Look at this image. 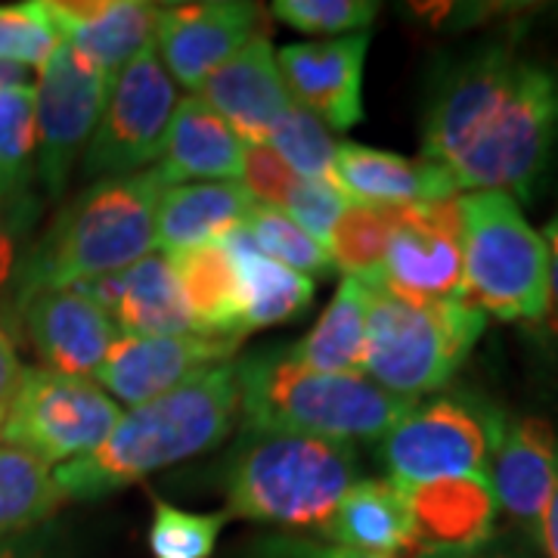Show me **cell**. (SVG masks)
I'll list each match as a JSON object with an SVG mask.
<instances>
[{"label": "cell", "instance_id": "cell-20", "mask_svg": "<svg viewBox=\"0 0 558 558\" xmlns=\"http://www.w3.org/2000/svg\"><path fill=\"white\" fill-rule=\"evenodd\" d=\"M87 299H94L119 336L128 339H156V336H183L193 332L186 304L165 255H146L119 274L75 286Z\"/></svg>", "mask_w": 558, "mask_h": 558}, {"label": "cell", "instance_id": "cell-1", "mask_svg": "<svg viewBox=\"0 0 558 558\" xmlns=\"http://www.w3.org/2000/svg\"><path fill=\"white\" fill-rule=\"evenodd\" d=\"M558 137V75L487 44L457 60L432 90L422 121V159L459 190L531 196Z\"/></svg>", "mask_w": 558, "mask_h": 558}, {"label": "cell", "instance_id": "cell-32", "mask_svg": "<svg viewBox=\"0 0 558 558\" xmlns=\"http://www.w3.org/2000/svg\"><path fill=\"white\" fill-rule=\"evenodd\" d=\"M264 146H270L299 178L332 183L336 156H339L336 134L329 131L326 121H319L299 102H292V109L277 121Z\"/></svg>", "mask_w": 558, "mask_h": 558}, {"label": "cell", "instance_id": "cell-26", "mask_svg": "<svg viewBox=\"0 0 558 558\" xmlns=\"http://www.w3.org/2000/svg\"><path fill=\"white\" fill-rule=\"evenodd\" d=\"M220 245L236 270L245 332L289 323L307 311V304L314 299V279L301 277L292 267L267 258L252 242L245 227L233 230Z\"/></svg>", "mask_w": 558, "mask_h": 558}, {"label": "cell", "instance_id": "cell-22", "mask_svg": "<svg viewBox=\"0 0 558 558\" xmlns=\"http://www.w3.org/2000/svg\"><path fill=\"white\" fill-rule=\"evenodd\" d=\"M332 183L351 199V205L379 208H403L459 196L457 180L435 161L407 159L363 143H339Z\"/></svg>", "mask_w": 558, "mask_h": 558}, {"label": "cell", "instance_id": "cell-37", "mask_svg": "<svg viewBox=\"0 0 558 558\" xmlns=\"http://www.w3.org/2000/svg\"><path fill=\"white\" fill-rule=\"evenodd\" d=\"M270 13L304 35H360L379 7L373 0H277Z\"/></svg>", "mask_w": 558, "mask_h": 558}, {"label": "cell", "instance_id": "cell-11", "mask_svg": "<svg viewBox=\"0 0 558 558\" xmlns=\"http://www.w3.org/2000/svg\"><path fill=\"white\" fill-rule=\"evenodd\" d=\"M35 87V128H38V171L44 193L60 199L75 171L81 149L90 143L109 81L97 65L75 53L65 40L38 69Z\"/></svg>", "mask_w": 558, "mask_h": 558}, {"label": "cell", "instance_id": "cell-18", "mask_svg": "<svg viewBox=\"0 0 558 558\" xmlns=\"http://www.w3.org/2000/svg\"><path fill=\"white\" fill-rule=\"evenodd\" d=\"M44 16L75 53L116 78L128 62L156 47L159 3L146 0H40Z\"/></svg>", "mask_w": 558, "mask_h": 558}, {"label": "cell", "instance_id": "cell-43", "mask_svg": "<svg viewBox=\"0 0 558 558\" xmlns=\"http://www.w3.org/2000/svg\"><path fill=\"white\" fill-rule=\"evenodd\" d=\"M539 543L546 549V558H558V481L549 494V502L543 509V519H539V531H537Z\"/></svg>", "mask_w": 558, "mask_h": 558}, {"label": "cell", "instance_id": "cell-40", "mask_svg": "<svg viewBox=\"0 0 558 558\" xmlns=\"http://www.w3.org/2000/svg\"><path fill=\"white\" fill-rule=\"evenodd\" d=\"M0 558H72V539L62 524L47 521L13 537H0Z\"/></svg>", "mask_w": 558, "mask_h": 558}, {"label": "cell", "instance_id": "cell-36", "mask_svg": "<svg viewBox=\"0 0 558 558\" xmlns=\"http://www.w3.org/2000/svg\"><path fill=\"white\" fill-rule=\"evenodd\" d=\"M60 35L40 10V0L0 7V62L16 69H40L57 50Z\"/></svg>", "mask_w": 558, "mask_h": 558}, {"label": "cell", "instance_id": "cell-24", "mask_svg": "<svg viewBox=\"0 0 558 558\" xmlns=\"http://www.w3.org/2000/svg\"><path fill=\"white\" fill-rule=\"evenodd\" d=\"M242 140L199 97H186L174 106L159 165L153 168L161 186L236 180L242 178Z\"/></svg>", "mask_w": 558, "mask_h": 558}, {"label": "cell", "instance_id": "cell-31", "mask_svg": "<svg viewBox=\"0 0 558 558\" xmlns=\"http://www.w3.org/2000/svg\"><path fill=\"white\" fill-rule=\"evenodd\" d=\"M391 230H395V208L348 205V211L341 215L332 236L326 242L332 267L344 277L357 279L379 274L388 255Z\"/></svg>", "mask_w": 558, "mask_h": 558}, {"label": "cell", "instance_id": "cell-41", "mask_svg": "<svg viewBox=\"0 0 558 558\" xmlns=\"http://www.w3.org/2000/svg\"><path fill=\"white\" fill-rule=\"evenodd\" d=\"M248 558H379L363 556L344 546H332V543H317V539L301 537H264L252 546Z\"/></svg>", "mask_w": 558, "mask_h": 558}, {"label": "cell", "instance_id": "cell-45", "mask_svg": "<svg viewBox=\"0 0 558 558\" xmlns=\"http://www.w3.org/2000/svg\"><path fill=\"white\" fill-rule=\"evenodd\" d=\"M462 558H527V556H521L519 549H512V546H502V543H484V546H478L475 553H469V556H462Z\"/></svg>", "mask_w": 558, "mask_h": 558}, {"label": "cell", "instance_id": "cell-9", "mask_svg": "<svg viewBox=\"0 0 558 558\" xmlns=\"http://www.w3.org/2000/svg\"><path fill=\"white\" fill-rule=\"evenodd\" d=\"M119 403L94 379L25 366L20 391L0 425V438L32 450L47 465L87 457L119 425Z\"/></svg>", "mask_w": 558, "mask_h": 558}, {"label": "cell", "instance_id": "cell-15", "mask_svg": "<svg viewBox=\"0 0 558 558\" xmlns=\"http://www.w3.org/2000/svg\"><path fill=\"white\" fill-rule=\"evenodd\" d=\"M20 326L47 369L78 379H90L121 339L109 314L75 286L28 292L20 301Z\"/></svg>", "mask_w": 558, "mask_h": 558}, {"label": "cell", "instance_id": "cell-17", "mask_svg": "<svg viewBox=\"0 0 558 558\" xmlns=\"http://www.w3.org/2000/svg\"><path fill=\"white\" fill-rule=\"evenodd\" d=\"M196 97L242 140V146H264L295 102L279 75L277 50L267 35L248 40L236 57L211 72Z\"/></svg>", "mask_w": 558, "mask_h": 558}, {"label": "cell", "instance_id": "cell-44", "mask_svg": "<svg viewBox=\"0 0 558 558\" xmlns=\"http://www.w3.org/2000/svg\"><path fill=\"white\" fill-rule=\"evenodd\" d=\"M539 236H543L546 252H549V301L556 304L558 311V218L549 220Z\"/></svg>", "mask_w": 558, "mask_h": 558}, {"label": "cell", "instance_id": "cell-19", "mask_svg": "<svg viewBox=\"0 0 558 558\" xmlns=\"http://www.w3.org/2000/svg\"><path fill=\"white\" fill-rule=\"evenodd\" d=\"M403 494L416 524L413 558H462L494 534L497 497L487 475L428 481L403 487Z\"/></svg>", "mask_w": 558, "mask_h": 558}, {"label": "cell", "instance_id": "cell-2", "mask_svg": "<svg viewBox=\"0 0 558 558\" xmlns=\"http://www.w3.org/2000/svg\"><path fill=\"white\" fill-rule=\"evenodd\" d=\"M236 416V363H223L124 413L94 453L57 465L53 478L65 499L109 497L180 459L215 450L227 440Z\"/></svg>", "mask_w": 558, "mask_h": 558}, {"label": "cell", "instance_id": "cell-30", "mask_svg": "<svg viewBox=\"0 0 558 558\" xmlns=\"http://www.w3.org/2000/svg\"><path fill=\"white\" fill-rule=\"evenodd\" d=\"M35 159H38V128H35V87L28 81L0 87V196L3 199H35Z\"/></svg>", "mask_w": 558, "mask_h": 558}, {"label": "cell", "instance_id": "cell-14", "mask_svg": "<svg viewBox=\"0 0 558 558\" xmlns=\"http://www.w3.org/2000/svg\"><path fill=\"white\" fill-rule=\"evenodd\" d=\"M242 339L236 336H156V339H128L121 336L106 354L90 379L106 385L124 403H149L183 381L196 379L208 369L230 363Z\"/></svg>", "mask_w": 558, "mask_h": 558}, {"label": "cell", "instance_id": "cell-7", "mask_svg": "<svg viewBox=\"0 0 558 558\" xmlns=\"http://www.w3.org/2000/svg\"><path fill=\"white\" fill-rule=\"evenodd\" d=\"M465 299L509 323L549 314V252L506 193L459 196Z\"/></svg>", "mask_w": 558, "mask_h": 558}, {"label": "cell", "instance_id": "cell-34", "mask_svg": "<svg viewBox=\"0 0 558 558\" xmlns=\"http://www.w3.org/2000/svg\"><path fill=\"white\" fill-rule=\"evenodd\" d=\"M223 512H186L165 499L153 497L149 553L153 558H211L220 531L227 524Z\"/></svg>", "mask_w": 558, "mask_h": 558}, {"label": "cell", "instance_id": "cell-28", "mask_svg": "<svg viewBox=\"0 0 558 558\" xmlns=\"http://www.w3.org/2000/svg\"><path fill=\"white\" fill-rule=\"evenodd\" d=\"M366 311L369 286L357 277H344L317 326L289 348V357L317 373H360Z\"/></svg>", "mask_w": 558, "mask_h": 558}, {"label": "cell", "instance_id": "cell-10", "mask_svg": "<svg viewBox=\"0 0 558 558\" xmlns=\"http://www.w3.org/2000/svg\"><path fill=\"white\" fill-rule=\"evenodd\" d=\"M174 106V81L156 47H149L109 81L97 131L84 153V174L128 178L146 171L149 161H159Z\"/></svg>", "mask_w": 558, "mask_h": 558}, {"label": "cell", "instance_id": "cell-33", "mask_svg": "<svg viewBox=\"0 0 558 558\" xmlns=\"http://www.w3.org/2000/svg\"><path fill=\"white\" fill-rule=\"evenodd\" d=\"M245 230H248L252 242L267 258L292 267L301 277L319 279L329 277L336 270L329 252L317 240H311L295 220H289L277 208H267V205L255 202L248 218H245Z\"/></svg>", "mask_w": 558, "mask_h": 558}, {"label": "cell", "instance_id": "cell-16", "mask_svg": "<svg viewBox=\"0 0 558 558\" xmlns=\"http://www.w3.org/2000/svg\"><path fill=\"white\" fill-rule=\"evenodd\" d=\"M369 32L279 47L277 65L289 97L336 131L363 119V62Z\"/></svg>", "mask_w": 558, "mask_h": 558}, {"label": "cell", "instance_id": "cell-13", "mask_svg": "<svg viewBox=\"0 0 558 558\" xmlns=\"http://www.w3.org/2000/svg\"><path fill=\"white\" fill-rule=\"evenodd\" d=\"M264 10L242 0H205L159 7L156 53L171 81L199 90L211 72L236 57L248 40L264 38Z\"/></svg>", "mask_w": 558, "mask_h": 558}, {"label": "cell", "instance_id": "cell-35", "mask_svg": "<svg viewBox=\"0 0 558 558\" xmlns=\"http://www.w3.org/2000/svg\"><path fill=\"white\" fill-rule=\"evenodd\" d=\"M38 218V199H3L0 196V326L16 339L20 314H16V289L28 233Z\"/></svg>", "mask_w": 558, "mask_h": 558}, {"label": "cell", "instance_id": "cell-3", "mask_svg": "<svg viewBox=\"0 0 558 558\" xmlns=\"http://www.w3.org/2000/svg\"><path fill=\"white\" fill-rule=\"evenodd\" d=\"M161 190L156 168H146L128 178L97 180L65 202L40 240L25 252L16 314L20 301L35 289L81 286L153 255Z\"/></svg>", "mask_w": 558, "mask_h": 558}, {"label": "cell", "instance_id": "cell-38", "mask_svg": "<svg viewBox=\"0 0 558 558\" xmlns=\"http://www.w3.org/2000/svg\"><path fill=\"white\" fill-rule=\"evenodd\" d=\"M351 199L341 193L336 183L326 180H295V186L289 190V196L282 202V215L289 220H295L301 230L317 240L323 248L332 236L339 218L348 211Z\"/></svg>", "mask_w": 558, "mask_h": 558}, {"label": "cell", "instance_id": "cell-42", "mask_svg": "<svg viewBox=\"0 0 558 558\" xmlns=\"http://www.w3.org/2000/svg\"><path fill=\"white\" fill-rule=\"evenodd\" d=\"M22 373H25V366H22L20 351H16V339L0 326V425H3L7 410L20 391Z\"/></svg>", "mask_w": 558, "mask_h": 558}, {"label": "cell", "instance_id": "cell-4", "mask_svg": "<svg viewBox=\"0 0 558 558\" xmlns=\"http://www.w3.org/2000/svg\"><path fill=\"white\" fill-rule=\"evenodd\" d=\"M245 432H282L319 440H381L416 400L385 391L363 373H317L289 348L236 363Z\"/></svg>", "mask_w": 558, "mask_h": 558}, {"label": "cell", "instance_id": "cell-27", "mask_svg": "<svg viewBox=\"0 0 558 558\" xmlns=\"http://www.w3.org/2000/svg\"><path fill=\"white\" fill-rule=\"evenodd\" d=\"M171 274L199 336H236L245 339L240 304V282L223 245H196L168 255Z\"/></svg>", "mask_w": 558, "mask_h": 558}, {"label": "cell", "instance_id": "cell-23", "mask_svg": "<svg viewBox=\"0 0 558 558\" xmlns=\"http://www.w3.org/2000/svg\"><path fill=\"white\" fill-rule=\"evenodd\" d=\"M319 537L332 539V546H344L363 556L413 558L416 556V524L403 487L395 481H357L341 502L332 519L317 531Z\"/></svg>", "mask_w": 558, "mask_h": 558}, {"label": "cell", "instance_id": "cell-39", "mask_svg": "<svg viewBox=\"0 0 558 558\" xmlns=\"http://www.w3.org/2000/svg\"><path fill=\"white\" fill-rule=\"evenodd\" d=\"M299 174L279 159L270 146H245L242 153V186L252 199L267 208H282Z\"/></svg>", "mask_w": 558, "mask_h": 558}, {"label": "cell", "instance_id": "cell-8", "mask_svg": "<svg viewBox=\"0 0 558 558\" xmlns=\"http://www.w3.org/2000/svg\"><path fill=\"white\" fill-rule=\"evenodd\" d=\"M502 432L499 410L469 395H450L400 418L381 438V462L400 487L487 475Z\"/></svg>", "mask_w": 558, "mask_h": 558}, {"label": "cell", "instance_id": "cell-29", "mask_svg": "<svg viewBox=\"0 0 558 558\" xmlns=\"http://www.w3.org/2000/svg\"><path fill=\"white\" fill-rule=\"evenodd\" d=\"M62 502L53 469L32 450L0 438V537L53 521Z\"/></svg>", "mask_w": 558, "mask_h": 558}, {"label": "cell", "instance_id": "cell-5", "mask_svg": "<svg viewBox=\"0 0 558 558\" xmlns=\"http://www.w3.org/2000/svg\"><path fill=\"white\" fill-rule=\"evenodd\" d=\"M351 444L282 432H245L223 462L227 515L319 531L357 484Z\"/></svg>", "mask_w": 558, "mask_h": 558}, {"label": "cell", "instance_id": "cell-46", "mask_svg": "<svg viewBox=\"0 0 558 558\" xmlns=\"http://www.w3.org/2000/svg\"><path fill=\"white\" fill-rule=\"evenodd\" d=\"M22 81V69L16 65H3L0 62V87H7V84H20Z\"/></svg>", "mask_w": 558, "mask_h": 558}, {"label": "cell", "instance_id": "cell-12", "mask_svg": "<svg viewBox=\"0 0 558 558\" xmlns=\"http://www.w3.org/2000/svg\"><path fill=\"white\" fill-rule=\"evenodd\" d=\"M381 286L407 301H447L465 295L462 211L459 196L395 208V230L379 274Z\"/></svg>", "mask_w": 558, "mask_h": 558}, {"label": "cell", "instance_id": "cell-25", "mask_svg": "<svg viewBox=\"0 0 558 558\" xmlns=\"http://www.w3.org/2000/svg\"><path fill=\"white\" fill-rule=\"evenodd\" d=\"M255 199L236 180L165 186L156 205V245L171 252L220 245L233 230L245 227Z\"/></svg>", "mask_w": 558, "mask_h": 558}, {"label": "cell", "instance_id": "cell-21", "mask_svg": "<svg viewBox=\"0 0 558 558\" xmlns=\"http://www.w3.org/2000/svg\"><path fill=\"white\" fill-rule=\"evenodd\" d=\"M497 506L537 537L543 509L558 481V435L537 416L506 425L487 469Z\"/></svg>", "mask_w": 558, "mask_h": 558}, {"label": "cell", "instance_id": "cell-6", "mask_svg": "<svg viewBox=\"0 0 558 558\" xmlns=\"http://www.w3.org/2000/svg\"><path fill=\"white\" fill-rule=\"evenodd\" d=\"M363 282L369 286L363 376L410 400L444 388L481 339L487 314L465 295L422 304L391 295L376 277Z\"/></svg>", "mask_w": 558, "mask_h": 558}]
</instances>
